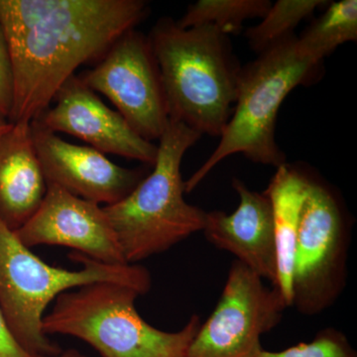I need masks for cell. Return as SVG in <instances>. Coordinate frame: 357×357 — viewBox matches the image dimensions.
<instances>
[{
	"label": "cell",
	"instance_id": "1",
	"mask_svg": "<svg viewBox=\"0 0 357 357\" xmlns=\"http://www.w3.org/2000/svg\"><path fill=\"white\" fill-rule=\"evenodd\" d=\"M144 0H0L13 74L8 121H36L79 66L146 17Z\"/></svg>",
	"mask_w": 357,
	"mask_h": 357
},
{
	"label": "cell",
	"instance_id": "2",
	"mask_svg": "<svg viewBox=\"0 0 357 357\" xmlns=\"http://www.w3.org/2000/svg\"><path fill=\"white\" fill-rule=\"evenodd\" d=\"M169 119L201 135L220 136L234 112L241 68L229 35L213 26L160 20L148 37Z\"/></svg>",
	"mask_w": 357,
	"mask_h": 357
},
{
	"label": "cell",
	"instance_id": "3",
	"mask_svg": "<svg viewBox=\"0 0 357 357\" xmlns=\"http://www.w3.org/2000/svg\"><path fill=\"white\" fill-rule=\"evenodd\" d=\"M79 270L52 266L26 248L0 218V310L20 347L34 356H57L62 349L42 330L51 303L61 294L96 282H114L149 292L151 275L137 264H105L73 251Z\"/></svg>",
	"mask_w": 357,
	"mask_h": 357
},
{
	"label": "cell",
	"instance_id": "4",
	"mask_svg": "<svg viewBox=\"0 0 357 357\" xmlns=\"http://www.w3.org/2000/svg\"><path fill=\"white\" fill-rule=\"evenodd\" d=\"M201 137L170 119L160 137L152 172L128 196L103 206L128 264L166 252L203 231L206 211L185 202L181 172L185 152Z\"/></svg>",
	"mask_w": 357,
	"mask_h": 357
},
{
	"label": "cell",
	"instance_id": "5",
	"mask_svg": "<svg viewBox=\"0 0 357 357\" xmlns=\"http://www.w3.org/2000/svg\"><path fill=\"white\" fill-rule=\"evenodd\" d=\"M321 67L303 53L294 34L241 68L231 117L215 151L185 181V194L231 155L243 154L253 163L276 168L285 164L275 137L279 109L294 89L314 81Z\"/></svg>",
	"mask_w": 357,
	"mask_h": 357
},
{
	"label": "cell",
	"instance_id": "6",
	"mask_svg": "<svg viewBox=\"0 0 357 357\" xmlns=\"http://www.w3.org/2000/svg\"><path fill=\"white\" fill-rule=\"evenodd\" d=\"M140 293L114 282H96L66 291L45 314L46 335L79 338L100 357H188L202 321L192 314L178 332L148 324L135 307Z\"/></svg>",
	"mask_w": 357,
	"mask_h": 357
},
{
	"label": "cell",
	"instance_id": "7",
	"mask_svg": "<svg viewBox=\"0 0 357 357\" xmlns=\"http://www.w3.org/2000/svg\"><path fill=\"white\" fill-rule=\"evenodd\" d=\"M351 223L333 188L310 176L294 255L292 307L314 317L330 309L347 286Z\"/></svg>",
	"mask_w": 357,
	"mask_h": 357
},
{
	"label": "cell",
	"instance_id": "8",
	"mask_svg": "<svg viewBox=\"0 0 357 357\" xmlns=\"http://www.w3.org/2000/svg\"><path fill=\"white\" fill-rule=\"evenodd\" d=\"M286 307L278 289L265 285L234 260L217 306L202 323L188 357L252 356L262 349V335L280 324Z\"/></svg>",
	"mask_w": 357,
	"mask_h": 357
},
{
	"label": "cell",
	"instance_id": "9",
	"mask_svg": "<svg viewBox=\"0 0 357 357\" xmlns=\"http://www.w3.org/2000/svg\"><path fill=\"white\" fill-rule=\"evenodd\" d=\"M79 77L107 96L141 137L152 142L163 135L170 119L148 37L134 29L126 33L93 69Z\"/></svg>",
	"mask_w": 357,
	"mask_h": 357
},
{
	"label": "cell",
	"instance_id": "10",
	"mask_svg": "<svg viewBox=\"0 0 357 357\" xmlns=\"http://www.w3.org/2000/svg\"><path fill=\"white\" fill-rule=\"evenodd\" d=\"M14 232L28 248L65 246L105 264H128L103 206L56 185H48L38 211Z\"/></svg>",
	"mask_w": 357,
	"mask_h": 357
},
{
	"label": "cell",
	"instance_id": "11",
	"mask_svg": "<svg viewBox=\"0 0 357 357\" xmlns=\"http://www.w3.org/2000/svg\"><path fill=\"white\" fill-rule=\"evenodd\" d=\"M54 100L55 105L36 119L45 128L79 138L103 154L154 165L158 145L136 133L121 114L109 109L81 77H70Z\"/></svg>",
	"mask_w": 357,
	"mask_h": 357
},
{
	"label": "cell",
	"instance_id": "12",
	"mask_svg": "<svg viewBox=\"0 0 357 357\" xmlns=\"http://www.w3.org/2000/svg\"><path fill=\"white\" fill-rule=\"evenodd\" d=\"M31 128L47 185L107 206L128 196L145 177L140 169L116 165L95 148L63 140L37 121L31 122Z\"/></svg>",
	"mask_w": 357,
	"mask_h": 357
},
{
	"label": "cell",
	"instance_id": "13",
	"mask_svg": "<svg viewBox=\"0 0 357 357\" xmlns=\"http://www.w3.org/2000/svg\"><path fill=\"white\" fill-rule=\"evenodd\" d=\"M232 188L238 195V206L232 213L206 211L204 236L276 288L278 266L271 202L264 192L252 191L238 178H232Z\"/></svg>",
	"mask_w": 357,
	"mask_h": 357
},
{
	"label": "cell",
	"instance_id": "14",
	"mask_svg": "<svg viewBox=\"0 0 357 357\" xmlns=\"http://www.w3.org/2000/svg\"><path fill=\"white\" fill-rule=\"evenodd\" d=\"M47 185L40 164L31 122L11 123L0 136V218L13 231L38 211Z\"/></svg>",
	"mask_w": 357,
	"mask_h": 357
},
{
	"label": "cell",
	"instance_id": "15",
	"mask_svg": "<svg viewBox=\"0 0 357 357\" xmlns=\"http://www.w3.org/2000/svg\"><path fill=\"white\" fill-rule=\"evenodd\" d=\"M309 174L285 163L276 168L264 192L273 211L277 248V285L288 307H292L294 255L302 213L310 185Z\"/></svg>",
	"mask_w": 357,
	"mask_h": 357
},
{
	"label": "cell",
	"instance_id": "16",
	"mask_svg": "<svg viewBox=\"0 0 357 357\" xmlns=\"http://www.w3.org/2000/svg\"><path fill=\"white\" fill-rule=\"evenodd\" d=\"M356 40V0L331 2L325 13L297 36L303 53L318 63H323L340 45Z\"/></svg>",
	"mask_w": 357,
	"mask_h": 357
},
{
	"label": "cell",
	"instance_id": "17",
	"mask_svg": "<svg viewBox=\"0 0 357 357\" xmlns=\"http://www.w3.org/2000/svg\"><path fill=\"white\" fill-rule=\"evenodd\" d=\"M271 4L269 0H199L176 22L182 28L213 26L229 36L241 33L246 20L264 17Z\"/></svg>",
	"mask_w": 357,
	"mask_h": 357
},
{
	"label": "cell",
	"instance_id": "18",
	"mask_svg": "<svg viewBox=\"0 0 357 357\" xmlns=\"http://www.w3.org/2000/svg\"><path fill=\"white\" fill-rule=\"evenodd\" d=\"M326 3L324 0H278L272 3L259 24L246 30L249 47L259 55L292 36L303 20Z\"/></svg>",
	"mask_w": 357,
	"mask_h": 357
},
{
	"label": "cell",
	"instance_id": "19",
	"mask_svg": "<svg viewBox=\"0 0 357 357\" xmlns=\"http://www.w3.org/2000/svg\"><path fill=\"white\" fill-rule=\"evenodd\" d=\"M251 357H357L349 338L337 328L319 331L311 342H303L282 351L260 349Z\"/></svg>",
	"mask_w": 357,
	"mask_h": 357
},
{
	"label": "cell",
	"instance_id": "20",
	"mask_svg": "<svg viewBox=\"0 0 357 357\" xmlns=\"http://www.w3.org/2000/svg\"><path fill=\"white\" fill-rule=\"evenodd\" d=\"M13 103V66L6 34L0 23V119L8 121Z\"/></svg>",
	"mask_w": 357,
	"mask_h": 357
},
{
	"label": "cell",
	"instance_id": "21",
	"mask_svg": "<svg viewBox=\"0 0 357 357\" xmlns=\"http://www.w3.org/2000/svg\"><path fill=\"white\" fill-rule=\"evenodd\" d=\"M0 357H42L34 356L25 351L11 335L0 310Z\"/></svg>",
	"mask_w": 357,
	"mask_h": 357
},
{
	"label": "cell",
	"instance_id": "22",
	"mask_svg": "<svg viewBox=\"0 0 357 357\" xmlns=\"http://www.w3.org/2000/svg\"><path fill=\"white\" fill-rule=\"evenodd\" d=\"M42 357H84L81 352L76 351V349H68V351H62L57 356H42Z\"/></svg>",
	"mask_w": 357,
	"mask_h": 357
},
{
	"label": "cell",
	"instance_id": "23",
	"mask_svg": "<svg viewBox=\"0 0 357 357\" xmlns=\"http://www.w3.org/2000/svg\"><path fill=\"white\" fill-rule=\"evenodd\" d=\"M10 122L6 121V119H0V136L3 135L10 128Z\"/></svg>",
	"mask_w": 357,
	"mask_h": 357
}]
</instances>
